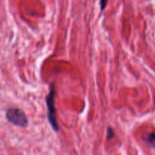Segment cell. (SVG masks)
Here are the masks:
<instances>
[{
	"mask_svg": "<svg viewBox=\"0 0 155 155\" xmlns=\"http://www.w3.org/2000/svg\"><path fill=\"white\" fill-rule=\"evenodd\" d=\"M6 117L10 122L20 127H26L28 124L27 115L20 109H9L6 113Z\"/></svg>",
	"mask_w": 155,
	"mask_h": 155,
	"instance_id": "2",
	"label": "cell"
},
{
	"mask_svg": "<svg viewBox=\"0 0 155 155\" xmlns=\"http://www.w3.org/2000/svg\"><path fill=\"white\" fill-rule=\"evenodd\" d=\"M147 142L152 147H155V134L150 133L147 136Z\"/></svg>",
	"mask_w": 155,
	"mask_h": 155,
	"instance_id": "3",
	"label": "cell"
},
{
	"mask_svg": "<svg viewBox=\"0 0 155 155\" xmlns=\"http://www.w3.org/2000/svg\"><path fill=\"white\" fill-rule=\"evenodd\" d=\"M107 131H108V132H107V138H108V139H111V138L114 136V131L112 130L111 128H109V129H107Z\"/></svg>",
	"mask_w": 155,
	"mask_h": 155,
	"instance_id": "5",
	"label": "cell"
},
{
	"mask_svg": "<svg viewBox=\"0 0 155 155\" xmlns=\"http://www.w3.org/2000/svg\"><path fill=\"white\" fill-rule=\"evenodd\" d=\"M54 96H55V90L54 84L51 85V91L48 95L46 97V104L48 106V119L51 127L55 132L59 129L58 124L56 119V110L54 107Z\"/></svg>",
	"mask_w": 155,
	"mask_h": 155,
	"instance_id": "1",
	"label": "cell"
},
{
	"mask_svg": "<svg viewBox=\"0 0 155 155\" xmlns=\"http://www.w3.org/2000/svg\"><path fill=\"white\" fill-rule=\"evenodd\" d=\"M107 0H100V5H101V10L103 11L105 9L106 5H107Z\"/></svg>",
	"mask_w": 155,
	"mask_h": 155,
	"instance_id": "4",
	"label": "cell"
}]
</instances>
